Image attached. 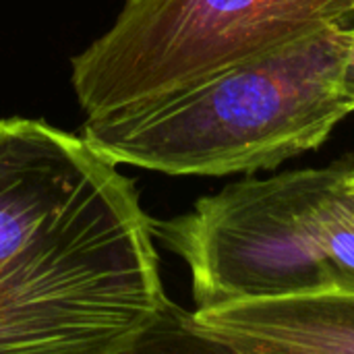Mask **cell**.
Listing matches in <instances>:
<instances>
[{"mask_svg": "<svg viewBox=\"0 0 354 354\" xmlns=\"http://www.w3.org/2000/svg\"><path fill=\"white\" fill-rule=\"evenodd\" d=\"M168 313L135 185L83 137L2 118L0 353H131Z\"/></svg>", "mask_w": 354, "mask_h": 354, "instance_id": "obj_1", "label": "cell"}, {"mask_svg": "<svg viewBox=\"0 0 354 354\" xmlns=\"http://www.w3.org/2000/svg\"><path fill=\"white\" fill-rule=\"evenodd\" d=\"M353 39L354 23L326 27L185 93L87 118L81 137L114 164L174 176L274 170L354 112L344 93Z\"/></svg>", "mask_w": 354, "mask_h": 354, "instance_id": "obj_2", "label": "cell"}, {"mask_svg": "<svg viewBox=\"0 0 354 354\" xmlns=\"http://www.w3.org/2000/svg\"><path fill=\"white\" fill-rule=\"evenodd\" d=\"M351 23L354 0H127L110 31L73 58V87L87 118H100Z\"/></svg>", "mask_w": 354, "mask_h": 354, "instance_id": "obj_3", "label": "cell"}, {"mask_svg": "<svg viewBox=\"0 0 354 354\" xmlns=\"http://www.w3.org/2000/svg\"><path fill=\"white\" fill-rule=\"evenodd\" d=\"M353 158L268 178L249 176L201 197L153 236L191 270L197 307L342 288L332 261L334 212Z\"/></svg>", "mask_w": 354, "mask_h": 354, "instance_id": "obj_4", "label": "cell"}, {"mask_svg": "<svg viewBox=\"0 0 354 354\" xmlns=\"http://www.w3.org/2000/svg\"><path fill=\"white\" fill-rule=\"evenodd\" d=\"M191 338L239 354H354V290L230 301L180 315Z\"/></svg>", "mask_w": 354, "mask_h": 354, "instance_id": "obj_5", "label": "cell"}, {"mask_svg": "<svg viewBox=\"0 0 354 354\" xmlns=\"http://www.w3.org/2000/svg\"><path fill=\"white\" fill-rule=\"evenodd\" d=\"M344 93H346L354 110V39L351 52H348V58H346V64H344Z\"/></svg>", "mask_w": 354, "mask_h": 354, "instance_id": "obj_6", "label": "cell"}, {"mask_svg": "<svg viewBox=\"0 0 354 354\" xmlns=\"http://www.w3.org/2000/svg\"><path fill=\"white\" fill-rule=\"evenodd\" d=\"M346 187H348V193L354 197V166L351 168L348 176H346Z\"/></svg>", "mask_w": 354, "mask_h": 354, "instance_id": "obj_7", "label": "cell"}]
</instances>
